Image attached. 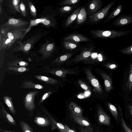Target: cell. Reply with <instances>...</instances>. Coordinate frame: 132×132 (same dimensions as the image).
Segmentation results:
<instances>
[{
    "label": "cell",
    "mask_w": 132,
    "mask_h": 132,
    "mask_svg": "<svg viewBox=\"0 0 132 132\" xmlns=\"http://www.w3.org/2000/svg\"><path fill=\"white\" fill-rule=\"evenodd\" d=\"M93 50L90 48H85L81 52L76 56L72 61L77 62L82 61L89 57L91 55Z\"/></svg>",
    "instance_id": "2e32d148"
},
{
    "label": "cell",
    "mask_w": 132,
    "mask_h": 132,
    "mask_svg": "<svg viewBox=\"0 0 132 132\" xmlns=\"http://www.w3.org/2000/svg\"><path fill=\"white\" fill-rule=\"evenodd\" d=\"M20 1L19 0H13L10 1V8L15 12H17L20 13Z\"/></svg>",
    "instance_id": "1f68e13d"
},
{
    "label": "cell",
    "mask_w": 132,
    "mask_h": 132,
    "mask_svg": "<svg viewBox=\"0 0 132 132\" xmlns=\"http://www.w3.org/2000/svg\"><path fill=\"white\" fill-rule=\"evenodd\" d=\"M128 108L130 111V112L132 115V106L131 105H129L128 106Z\"/></svg>",
    "instance_id": "681fc988"
},
{
    "label": "cell",
    "mask_w": 132,
    "mask_h": 132,
    "mask_svg": "<svg viewBox=\"0 0 132 132\" xmlns=\"http://www.w3.org/2000/svg\"><path fill=\"white\" fill-rule=\"evenodd\" d=\"M7 69L11 72L18 73H23L29 70V69L23 67L9 66L7 68Z\"/></svg>",
    "instance_id": "f546056e"
},
{
    "label": "cell",
    "mask_w": 132,
    "mask_h": 132,
    "mask_svg": "<svg viewBox=\"0 0 132 132\" xmlns=\"http://www.w3.org/2000/svg\"><path fill=\"white\" fill-rule=\"evenodd\" d=\"M9 66L26 67L28 65V63L26 61L20 60H17L7 64Z\"/></svg>",
    "instance_id": "f1b7e54d"
},
{
    "label": "cell",
    "mask_w": 132,
    "mask_h": 132,
    "mask_svg": "<svg viewBox=\"0 0 132 132\" xmlns=\"http://www.w3.org/2000/svg\"><path fill=\"white\" fill-rule=\"evenodd\" d=\"M119 108L120 111L121 116L122 125L123 128L126 132H132V130L130 129L126 125L124 120L123 118L122 112L119 106Z\"/></svg>",
    "instance_id": "ab89813d"
},
{
    "label": "cell",
    "mask_w": 132,
    "mask_h": 132,
    "mask_svg": "<svg viewBox=\"0 0 132 132\" xmlns=\"http://www.w3.org/2000/svg\"><path fill=\"white\" fill-rule=\"evenodd\" d=\"M45 70L43 72L51 74L62 78H65L67 74H75L74 71L65 69L55 68L48 67H44Z\"/></svg>",
    "instance_id": "8992f818"
},
{
    "label": "cell",
    "mask_w": 132,
    "mask_h": 132,
    "mask_svg": "<svg viewBox=\"0 0 132 132\" xmlns=\"http://www.w3.org/2000/svg\"><path fill=\"white\" fill-rule=\"evenodd\" d=\"M78 82L81 87L83 89L85 90H90V87L82 80H79Z\"/></svg>",
    "instance_id": "ee69618b"
},
{
    "label": "cell",
    "mask_w": 132,
    "mask_h": 132,
    "mask_svg": "<svg viewBox=\"0 0 132 132\" xmlns=\"http://www.w3.org/2000/svg\"><path fill=\"white\" fill-rule=\"evenodd\" d=\"M80 132H94L92 128L90 127H79Z\"/></svg>",
    "instance_id": "60d3db41"
},
{
    "label": "cell",
    "mask_w": 132,
    "mask_h": 132,
    "mask_svg": "<svg viewBox=\"0 0 132 132\" xmlns=\"http://www.w3.org/2000/svg\"><path fill=\"white\" fill-rule=\"evenodd\" d=\"M39 92L37 90H32L27 93L24 96L23 99L24 106L30 117H32L34 115V112L36 108L35 97Z\"/></svg>",
    "instance_id": "3957f363"
},
{
    "label": "cell",
    "mask_w": 132,
    "mask_h": 132,
    "mask_svg": "<svg viewBox=\"0 0 132 132\" xmlns=\"http://www.w3.org/2000/svg\"><path fill=\"white\" fill-rule=\"evenodd\" d=\"M74 122L83 127H90L89 122L84 117L80 115L71 114Z\"/></svg>",
    "instance_id": "e0dca14e"
},
{
    "label": "cell",
    "mask_w": 132,
    "mask_h": 132,
    "mask_svg": "<svg viewBox=\"0 0 132 132\" xmlns=\"http://www.w3.org/2000/svg\"><path fill=\"white\" fill-rule=\"evenodd\" d=\"M41 23L46 26L52 27H55L56 25L55 19L51 16L43 18Z\"/></svg>",
    "instance_id": "4316f807"
},
{
    "label": "cell",
    "mask_w": 132,
    "mask_h": 132,
    "mask_svg": "<svg viewBox=\"0 0 132 132\" xmlns=\"http://www.w3.org/2000/svg\"><path fill=\"white\" fill-rule=\"evenodd\" d=\"M90 32L96 38L112 39L129 35L132 33V31L131 30H90Z\"/></svg>",
    "instance_id": "6da1fadb"
},
{
    "label": "cell",
    "mask_w": 132,
    "mask_h": 132,
    "mask_svg": "<svg viewBox=\"0 0 132 132\" xmlns=\"http://www.w3.org/2000/svg\"><path fill=\"white\" fill-rule=\"evenodd\" d=\"M42 109L44 112L50 119L51 121V129L52 131L57 129L60 132H68L65 128L64 125L56 121L45 108L43 107Z\"/></svg>",
    "instance_id": "7c38bea8"
},
{
    "label": "cell",
    "mask_w": 132,
    "mask_h": 132,
    "mask_svg": "<svg viewBox=\"0 0 132 132\" xmlns=\"http://www.w3.org/2000/svg\"><path fill=\"white\" fill-rule=\"evenodd\" d=\"M20 10L22 15L24 16H26L27 14L25 6L22 1H21L20 4Z\"/></svg>",
    "instance_id": "b9f144b4"
},
{
    "label": "cell",
    "mask_w": 132,
    "mask_h": 132,
    "mask_svg": "<svg viewBox=\"0 0 132 132\" xmlns=\"http://www.w3.org/2000/svg\"><path fill=\"white\" fill-rule=\"evenodd\" d=\"M43 18H42L40 19L31 21L30 24L28 29L31 26L37 25L39 23H41Z\"/></svg>",
    "instance_id": "f6af8a7d"
},
{
    "label": "cell",
    "mask_w": 132,
    "mask_h": 132,
    "mask_svg": "<svg viewBox=\"0 0 132 132\" xmlns=\"http://www.w3.org/2000/svg\"><path fill=\"white\" fill-rule=\"evenodd\" d=\"M79 0H65L61 3V5H74L80 2Z\"/></svg>",
    "instance_id": "74e56055"
},
{
    "label": "cell",
    "mask_w": 132,
    "mask_h": 132,
    "mask_svg": "<svg viewBox=\"0 0 132 132\" xmlns=\"http://www.w3.org/2000/svg\"><path fill=\"white\" fill-rule=\"evenodd\" d=\"M1 13H2V9H1V5L0 4V15L1 14Z\"/></svg>",
    "instance_id": "f907efd6"
},
{
    "label": "cell",
    "mask_w": 132,
    "mask_h": 132,
    "mask_svg": "<svg viewBox=\"0 0 132 132\" xmlns=\"http://www.w3.org/2000/svg\"><path fill=\"white\" fill-rule=\"evenodd\" d=\"M28 3L31 14L33 17L35 18L37 14V11L35 7L30 1H28Z\"/></svg>",
    "instance_id": "8d00e7d4"
},
{
    "label": "cell",
    "mask_w": 132,
    "mask_h": 132,
    "mask_svg": "<svg viewBox=\"0 0 132 132\" xmlns=\"http://www.w3.org/2000/svg\"><path fill=\"white\" fill-rule=\"evenodd\" d=\"M65 128L68 132H77L73 130L70 128L67 125H64Z\"/></svg>",
    "instance_id": "bcb514c9"
},
{
    "label": "cell",
    "mask_w": 132,
    "mask_h": 132,
    "mask_svg": "<svg viewBox=\"0 0 132 132\" xmlns=\"http://www.w3.org/2000/svg\"><path fill=\"white\" fill-rule=\"evenodd\" d=\"M3 100L7 106L11 113L15 115V110L12 101V98L8 96H4L3 97Z\"/></svg>",
    "instance_id": "cb8c5ba5"
},
{
    "label": "cell",
    "mask_w": 132,
    "mask_h": 132,
    "mask_svg": "<svg viewBox=\"0 0 132 132\" xmlns=\"http://www.w3.org/2000/svg\"><path fill=\"white\" fill-rule=\"evenodd\" d=\"M87 13L85 8H81L77 18V22L78 24H81L84 23L86 19Z\"/></svg>",
    "instance_id": "d4e9b609"
},
{
    "label": "cell",
    "mask_w": 132,
    "mask_h": 132,
    "mask_svg": "<svg viewBox=\"0 0 132 132\" xmlns=\"http://www.w3.org/2000/svg\"><path fill=\"white\" fill-rule=\"evenodd\" d=\"M80 9V8H79L75 10L68 17L65 22V27L70 25L77 18Z\"/></svg>",
    "instance_id": "484cf974"
},
{
    "label": "cell",
    "mask_w": 132,
    "mask_h": 132,
    "mask_svg": "<svg viewBox=\"0 0 132 132\" xmlns=\"http://www.w3.org/2000/svg\"><path fill=\"white\" fill-rule=\"evenodd\" d=\"M108 106L110 110L116 121L118 120V114L116 108L110 103L108 104Z\"/></svg>",
    "instance_id": "d6a6232c"
},
{
    "label": "cell",
    "mask_w": 132,
    "mask_h": 132,
    "mask_svg": "<svg viewBox=\"0 0 132 132\" xmlns=\"http://www.w3.org/2000/svg\"><path fill=\"white\" fill-rule=\"evenodd\" d=\"M85 72L88 80L93 88V91L99 94H102L103 90L100 83L93 75L90 69H86Z\"/></svg>",
    "instance_id": "52a82bcc"
},
{
    "label": "cell",
    "mask_w": 132,
    "mask_h": 132,
    "mask_svg": "<svg viewBox=\"0 0 132 132\" xmlns=\"http://www.w3.org/2000/svg\"><path fill=\"white\" fill-rule=\"evenodd\" d=\"M0 132H16L15 131H11L7 129H3L1 128H0Z\"/></svg>",
    "instance_id": "c3c4849f"
},
{
    "label": "cell",
    "mask_w": 132,
    "mask_h": 132,
    "mask_svg": "<svg viewBox=\"0 0 132 132\" xmlns=\"http://www.w3.org/2000/svg\"><path fill=\"white\" fill-rule=\"evenodd\" d=\"M20 88L43 89H44V87L40 84L35 83L31 80L25 79L22 83Z\"/></svg>",
    "instance_id": "d6986e66"
},
{
    "label": "cell",
    "mask_w": 132,
    "mask_h": 132,
    "mask_svg": "<svg viewBox=\"0 0 132 132\" xmlns=\"http://www.w3.org/2000/svg\"><path fill=\"white\" fill-rule=\"evenodd\" d=\"M65 41H70L72 42L78 43L81 42H87L89 40V39L82 35L72 34L64 39Z\"/></svg>",
    "instance_id": "5bb4252c"
},
{
    "label": "cell",
    "mask_w": 132,
    "mask_h": 132,
    "mask_svg": "<svg viewBox=\"0 0 132 132\" xmlns=\"http://www.w3.org/2000/svg\"><path fill=\"white\" fill-rule=\"evenodd\" d=\"M55 46L54 43L47 42L43 44L39 51L42 55V58L43 59L49 58L54 52Z\"/></svg>",
    "instance_id": "30bf717a"
},
{
    "label": "cell",
    "mask_w": 132,
    "mask_h": 132,
    "mask_svg": "<svg viewBox=\"0 0 132 132\" xmlns=\"http://www.w3.org/2000/svg\"><path fill=\"white\" fill-rule=\"evenodd\" d=\"M97 116L98 121L100 124L108 126L110 125V117L104 112L100 107H98V108Z\"/></svg>",
    "instance_id": "4fadbf2b"
},
{
    "label": "cell",
    "mask_w": 132,
    "mask_h": 132,
    "mask_svg": "<svg viewBox=\"0 0 132 132\" xmlns=\"http://www.w3.org/2000/svg\"><path fill=\"white\" fill-rule=\"evenodd\" d=\"M132 23V14L120 15L112 23L114 26L120 27Z\"/></svg>",
    "instance_id": "9c48e42d"
},
{
    "label": "cell",
    "mask_w": 132,
    "mask_h": 132,
    "mask_svg": "<svg viewBox=\"0 0 132 132\" xmlns=\"http://www.w3.org/2000/svg\"><path fill=\"white\" fill-rule=\"evenodd\" d=\"M117 65L115 64H112L108 65V67L111 69H114L116 68L117 67Z\"/></svg>",
    "instance_id": "7dc6e473"
},
{
    "label": "cell",
    "mask_w": 132,
    "mask_h": 132,
    "mask_svg": "<svg viewBox=\"0 0 132 132\" xmlns=\"http://www.w3.org/2000/svg\"><path fill=\"white\" fill-rule=\"evenodd\" d=\"M34 77L37 79L49 84H55L59 82L57 80L44 76L36 75Z\"/></svg>",
    "instance_id": "603a6c76"
},
{
    "label": "cell",
    "mask_w": 132,
    "mask_h": 132,
    "mask_svg": "<svg viewBox=\"0 0 132 132\" xmlns=\"http://www.w3.org/2000/svg\"><path fill=\"white\" fill-rule=\"evenodd\" d=\"M72 9V7L69 6H65L60 7V11L63 13H68L71 11Z\"/></svg>",
    "instance_id": "7bdbcfd3"
},
{
    "label": "cell",
    "mask_w": 132,
    "mask_h": 132,
    "mask_svg": "<svg viewBox=\"0 0 132 132\" xmlns=\"http://www.w3.org/2000/svg\"><path fill=\"white\" fill-rule=\"evenodd\" d=\"M43 35V33H41L33 36L29 39L20 43L18 46L13 49V50L16 51H21L24 53L28 54L33 45Z\"/></svg>",
    "instance_id": "277c9868"
},
{
    "label": "cell",
    "mask_w": 132,
    "mask_h": 132,
    "mask_svg": "<svg viewBox=\"0 0 132 132\" xmlns=\"http://www.w3.org/2000/svg\"><path fill=\"white\" fill-rule=\"evenodd\" d=\"M116 2V0L111 2L96 13L90 15L89 16V21L92 22H95L104 18L107 15L110 9Z\"/></svg>",
    "instance_id": "5b68a950"
},
{
    "label": "cell",
    "mask_w": 132,
    "mask_h": 132,
    "mask_svg": "<svg viewBox=\"0 0 132 132\" xmlns=\"http://www.w3.org/2000/svg\"><path fill=\"white\" fill-rule=\"evenodd\" d=\"M123 7L121 4L117 6L112 12L104 21V23H106L113 19L118 16L121 12Z\"/></svg>",
    "instance_id": "44dd1931"
},
{
    "label": "cell",
    "mask_w": 132,
    "mask_h": 132,
    "mask_svg": "<svg viewBox=\"0 0 132 132\" xmlns=\"http://www.w3.org/2000/svg\"><path fill=\"white\" fill-rule=\"evenodd\" d=\"M103 5L102 1L100 0H93L90 2L88 7L89 13L93 14L97 12Z\"/></svg>",
    "instance_id": "ac0fdd59"
},
{
    "label": "cell",
    "mask_w": 132,
    "mask_h": 132,
    "mask_svg": "<svg viewBox=\"0 0 132 132\" xmlns=\"http://www.w3.org/2000/svg\"><path fill=\"white\" fill-rule=\"evenodd\" d=\"M29 23L27 21L20 19L10 18L1 25L4 29L15 31H27L29 27Z\"/></svg>",
    "instance_id": "7a4b0ae2"
},
{
    "label": "cell",
    "mask_w": 132,
    "mask_h": 132,
    "mask_svg": "<svg viewBox=\"0 0 132 132\" xmlns=\"http://www.w3.org/2000/svg\"><path fill=\"white\" fill-rule=\"evenodd\" d=\"M0 118L3 119L9 124L12 125H16V121L11 116L5 109L3 104L0 102Z\"/></svg>",
    "instance_id": "8fae6325"
},
{
    "label": "cell",
    "mask_w": 132,
    "mask_h": 132,
    "mask_svg": "<svg viewBox=\"0 0 132 132\" xmlns=\"http://www.w3.org/2000/svg\"><path fill=\"white\" fill-rule=\"evenodd\" d=\"M53 93L52 91H49L44 93L40 99L38 105H40L47 98Z\"/></svg>",
    "instance_id": "f35d334b"
},
{
    "label": "cell",
    "mask_w": 132,
    "mask_h": 132,
    "mask_svg": "<svg viewBox=\"0 0 132 132\" xmlns=\"http://www.w3.org/2000/svg\"><path fill=\"white\" fill-rule=\"evenodd\" d=\"M100 74L104 79L105 90L108 92H110L113 88L111 78L107 74L104 72H101Z\"/></svg>",
    "instance_id": "ffe728a7"
},
{
    "label": "cell",
    "mask_w": 132,
    "mask_h": 132,
    "mask_svg": "<svg viewBox=\"0 0 132 132\" xmlns=\"http://www.w3.org/2000/svg\"><path fill=\"white\" fill-rule=\"evenodd\" d=\"M68 107L71 114H77L83 116V111L82 109L75 102H71Z\"/></svg>",
    "instance_id": "7402d4cb"
},
{
    "label": "cell",
    "mask_w": 132,
    "mask_h": 132,
    "mask_svg": "<svg viewBox=\"0 0 132 132\" xmlns=\"http://www.w3.org/2000/svg\"><path fill=\"white\" fill-rule=\"evenodd\" d=\"M34 121L37 125L43 127L48 126L51 124L50 119L45 116H38L35 117Z\"/></svg>",
    "instance_id": "9a60e30c"
},
{
    "label": "cell",
    "mask_w": 132,
    "mask_h": 132,
    "mask_svg": "<svg viewBox=\"0 0 132 132\" xmlns=\"http://www.w3.org/2000/svg\"><path fill=\"white\" fill-rule=\"evenodd\" d=\"M63 44L65 48L68 50H73L78 46V45L76 44L67 41H64L63 43Z\"/></svg>",
    "instance_id": "836d02e7"
},
{
    "label": "cell",
    "mask_w": 132,
    "mask_h": 132,
    "mask_svg": "<svg viewBox=\"0 0 132 132\" xmlns=\"http://www.w3.org/2000/svg\"><path fill=\"white\" fill-rule=\"evenodd\" d=\"M20 125L22 132H34L32 128L24 121H20Z\"/></svg>",
    "instance_id": "4dcf8cb0"
},
{
    "label": "cell",
    "mask_w": 132,
    "mask_h": 132,
    "mask_svg": "<svg viewBox=\"0 0 132 132\" xmlns=\"http://www.w3.org/2000/svg\"><path fill=\"white\" fill-rule=\"evenodd\" d=\"M126 87L129 91H130L132 88V64L130 65L129 78L126 85Z\"/></svg>",
    "instance_id": "e575fe53"
},
{
    "label": "cell",
    "mask_w": 132,
    "mask_h": 132,
    "mask_svg": "<svg viewBox=\"0 0 132 132\" xmlns=\"http://www.w3.org/2000/svg\"><path fill=\"white\" fill-rule=\"evenodd\" d=\"M26 31H15L6 30L0 27V32L5 37L9 38L14 42L24 35Z\"/></svg>",
    "instance_id": "ba28073f"
},
{
    "label": "cell",
    "mask_w": 132,
    "mask_h": 132,
    "mask_svg": "<svg viewBox=\"0 0 132 132\" xmlns=\"http://www.w3.org/2000/svg\"><path fill=\"white\" fill-rule=\"evenodd\" d=\"M120 52L123 54L131 55L132 54V44L129 46L118 50Z\"/></svg>",
    "instance_id": "d590c367"
},
{
    "label": "cell",
    "mask_w": 132,
    "mask_h": 132,
    "mask_svg": "<svg viewBox=\"0 0 132 132\" xmlns=\"http://www.w3.org/2000/svg\"><path fill=\"white\" fill-rule=\"evenodd\" d=\"M73 55L72 54L68 53L62 55L54 60L52 62V63L60 64L67 60Z\"/></svg>",
    "instance_id": "83f0119b"
}]
</instances>
